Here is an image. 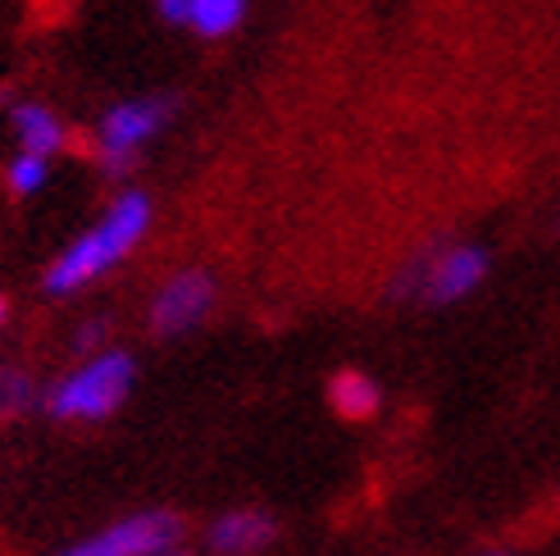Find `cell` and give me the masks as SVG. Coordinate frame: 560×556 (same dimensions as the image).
I'll return each mask as SVG.
<instances>
[{
  "label": "cell",
  "mask_w": 560,
  "mask_h": 556,
  "mask_svg": "<svg viewBox=\"0 0 560 556\" xmlns=\"http://www.w3.org/2000/svg\"><path fill=\"white\" fill-rule=\"evenodd\" d=\"M246 14H250V0H191L187 27L201 42H223L246 23Z\"/></svg>",
  "instance_id": "11"
},
{
  "label": "cell",
  "mask_w": 560,
  "mask_h": 556,
  "mask_svg": "<svg viewBox=\"0 0 560 556\" xmlns=\"http://www.w3.org/2000/svg\"><path fill=\"white\" fill-rule=\"evenodd\" d=\"M42 387L46 383L33 370H27V366H19V360H5V366H0V429L19 425L33 410H42Z\"/></svg>",
  "instance_id": "10"
},
{
  "label": "cell",
  "mask_w": 560,
  "mask_h": 556,
  "mask_svg": "<svg viewBox=\"0 0 560 556\" xmlns=\"http://www.w3.org/2000/svg\"><path fill=\"white\" fill-rule=\"evenodd\" d=\"M151 5H155V19L170 27H187L191 19V0H151Z\"/></svg>",
  "instance_id": "14"
},
{
  "label": "cell",
  "mask_w": 560,
  "mask_h": 556,
  "mask_svg": "<svg viewBox=\"0 0 560 556\" xmlns=\"http://www.w3.org/2000/svg\"><path fill=\"white\" fill-rule=\"evenodd\" d=\"M5 119H10V132H14L19 151H37L46 160L69 151V124H65V115L55 105L19 96V101L5 105Z\"/></svg>",
  "instance_id": "8"
},
{
  "label": "cell",
  "mask_w": 560,
  "mask_h": 556,
  "mask_svg": "<svg viewBox=\"0 0 560 556\" xmlns=\"http://www.w3.org/2000/svg\"><path fill=\"white\" fill-rule=\"evenodd\" d=\"M178 119V96L170 92H142V96H119L115 105L101 109L96 132H92V155L96 174L109 187H124L137 178V164L151 142H160L170 124Z\"/></svg>",
  "instance_id": "3"
},
{
  "label": "cell",
  "mask_w": 560,
  "mask_h": 556,
  "mask_svg": "<svg viewBox=\"0 0 560 556\" xmlns=\"http://www.w3.org/2000/svg\"><path fill=\"white\" fill-rule=\"evenodd\" d=\"M0 183H5L10 197L33 201L50 187V160L37 151H14L5 164H0Z\"/></svg>",
  "instance_id": "12"
},
{
  "label": "cell",
  "mask_w": 560,
  "mask_h": 556,
  "mask_svg": "<svg viewBox=\"0 0 560 556\" xmlns=\"http://www.w3.org/2000/svg\"><path fill=\"white\" fill-rule=\"evenodd\" d=\"M219 311V278L206 265H183L174 274H164L147 297V328L155 338L174 343L187 338L201 324H210V315Z\"/></svg>",
  "instance_id": "6"
},
{
  "label": "cell",
  "mask_w": 560,
  "mask_h": 556,
  "mask_svg": "<svg viewBox=\"0 0 560 556\" xmlns=\"http://www.w3.org/2000/svg\"><path fill=\"white\" fill-rule=\"evenodd\" d=\"M137 374L142 366L119 343L88 351L42 387V415L55 425H105L128 406Z\"/></svg>",
  "instance_id": "2"
},
{
  "label": "cell",
  "mask_w": 560,
  "mask_h": 556,
  "mask_svg": "<svg viewBox=\"0 0 560 556\" xmlns=\"http://www.w3.org/2000/svg\"><path fill=\"white\" fill-rule=\"evenodd\" d=\"M488 278V246L479 242H429L392 278V301L456 305Z\"/></svg>",
  "instance_id": "4"
},
{
  "label": "cell",
  "mask_w": 560,
  "mask_h": 556,
  "mask_svg": "<svg viewBox=\"0 0 560 556\" xmlns=\"http://www.w3.org/2000/svg\"><path fill=\"white\" fill-rule=\"evenodd\" d=\"M155 556H196V552H187V547H170V552H155Z\"/></svg>",
  "instance_id": "16"
},
{
  "label": "cell",
  "mask_w": 560,
  "mask_h": 556,
  "mask_svg": "<svg viewBox=\"0 0 560 556\" xmlns=\"http://www.w3.org/2000/svg\"><path fill=\"white\" fill-rule=\"evenodd\" d=\"M155 229V197L147 187L124 183L109 192V201L82 233H73L60 252H55L42 269V292L50 301H73L101 278L115 274L137 246H142Z\"/></svg>",
  "instance_id": "1"
},
{
  "label": "cell",
  "mask_w": 560,
  "mask_h": 556,
  "mask_svg": "<svg viewBox=\"0 0 560 556\" xmlns=\"http://www.w3.org/2000/svg\"><path fill=\"white\" fill-rule=\"evenodd\" d=\"M278 516L269 507H229L206 520L201 530V552L206 556H265L278 543Z\"/></svg>",
  "instance_id": "7"
},
{
  "label": "cell",
  "mask_w": 560,
  "mask_h": 556,
  "mask_svg": "<svg viewBox=\"0 0 560 556\" xmlns=\"http://www.w3.org/2000/svg\"><path fill=\"white\" fill-rule=\"evenodd\" d=\"M183 543H187V520L174 507H142L65 547H55L50 556H155Z\"/></svg>",
  "instance_id": "5"
},
{
  "label": "cell",
  "mask_w": 560,
  "mask_h": 556,
  "mask_svg": "<svg viewBox=\"0 0 560 556\" xmlns=\"http://www.w3.org/2000/svg\"><path fill=\"white\" fill-rule=\"evenodd\" d=\"M109 333H115V320L109 315H88L78 328H73V338H69V347H73V356H88V351H101V347H109Z\"/></svg>",
  "instance_id": "13"
},
{
  "label": "cell",
  "mask_w": 560,
  "mask_h": 556,
  "mask_svg": "<svg viewBox=\"0 0 560 556\" xmlns=\"http://www.w3.org/2000/svg\"><path fill=\"white\" fill-rule=\"evenodd\" d=\"M5 324H10V297L0 292V333H5Z\"/></svg>",
  "instance_id": "15"
},
{
  "label": "cell",
  "mask_w": 560,
  "mask_h": 556,
  "mask_svg": "<svg viewBox=\"0 0 560 556\" xmlns=\"http://www.w3.org/2000/svg\"><path fill=\"white\" fill-rule=\"evenodd\" d=\"M328 406H332V415H342V420L365 425V420H374L378 406H383V387H378L374 374L347 366V370H338L328 379Z\"/></svg>",
  "instance_id": "9"
}]
</instances>
